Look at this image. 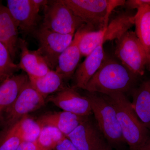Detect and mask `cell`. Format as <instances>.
Listing matches in <instances>:
<instances>
[{
  "label": "cell",
  "instance_id": "cell-1",
  "mask_svg": "<svg viewBox=\"0 0 150 150\" xmlns=\"http://www.w3.org/2000/svg\"><path fill=\"white\" fill-rule=\"evenodd\" d=\"M139 77L121 62L105 56L85 90L89 93H99L105 95L124 93L135 88Z\"/></svg>",
  "mask_w": 150,
  "mask_h": 150
},
{
  "label": "cell",
  "instance_id": "cell-2",
  "mask_svg": "<svg viewBox=\"0 0 150 150\" xmlns=\"http://www.w3.org/2000/svg\"><path fill=\"white\" fill-rule=\"evenodd\" d=\"M103 96L115 108L124 141L130 150H139L149 138L147 128L138 118L131 103L123 93Z\"/></svg>",
  "mask_w": 150,
  "mask_h": 150
},
{
  "label": "cell",
  "instance_id": "cell-3",
  "mask_svg": "<svg viewBox=\"0 0 150 150\" xmlns=\"http://www.w3.org/2000/svg\"><path fill=\"white\" fill-rule=\"evenodd\" d=\"M84 24L91 30H104L116 8L124 6V0H63Z\"/></svg>",
  "mask_w": 150,
  "mask_h": 150
},
{
  "label": "cell",
  "instance_id": "cell-4",
  "mask_svg": "<svg viewBox=\"0 0 150 150\" xmlns=\"http://www.w3.org/2000/svg\"><path fill=\"white\" fill-rule=\"evenodd\" d=\"M86 96L91 104L98 127L108 144L112 148L120 149L126 142L113 105L103 95L88 92Z\"/></svg>",
  "mask_w": 150,
  "mask_h": 150
},
{
  "label": "cell",
  "instance_id": "cell-5",
  "mask_svg": "<svg viewBox=\"0 0 150 150\" xmlns=\"http://www.w3.org/2000/svg\"><path fill=\"white\" fill-rule=\"evenodd\" d=\"M115 56L123 65L138 76H143L149 65L144 48L135 32L128 31L117 40Z\"/></svg>",
  "mask_w": 150,
  "mask_h": 150
},
{
  "label": "cell",
  "instance_id": "cell-6",
  "mask_svg": "<svg viewBox=\"0 0 150 150\" xmlns=\"http://www.w3.org/2000/svg\"><path fill=\"white\" fill-rule=\"evenodd\" d=\"M42 27L61 34H75L76 30L85 25L63 1H49L43 8Z\"/></svg>",
  "mask_w": 150,
  "mask_h": 150
},
{
  "label": "cell",
  "instance_id": "cell-7",
  "mask_svg": "<svg viewBox=\"0 0 150 150\" xmlns=\"http://www.w3.org/2000/svg\"><path fill=\"white\" fill-rule=\"evenodd\" d=\"M45 99L32 86L29 80L24 85L12 104L4 113L2 123L10 128L45 104Z\"/></svg>",
  "mask_w": 150,
  "mask_h": 150
},
{
  "label": "cell",
  "instance_id": "cell-8",
  "mask_svg": "<svg viewBox=\"0 0 150 150\" xmlns=\"http://www.w3.org/2000/svg\"><path fill=\"white\" fill-rule=\"evenodd\" d=\"M39 44L37 49L51 70L56 69L59 56L71 43L75 34H61L40 26L33 33Z\"/></svg>",
  "mask_w": 150,
  "mask_h": 150
},
{
  "label": "cell",
  "instance_id": "cell-9",
  "mask_svg": "<svg viewBox=\"0 0 150 150\" xmlns=\"http://www.w3.org/2000/svg\"><path fill=\"white\" fill-rule=\"evenodd\" d=\"M66 137L78 150H103L108 144L96 123L89 116Z\"/></svg>",
  "mask_w": 150,
  "mask_h": 150
},
{
  "label": "cell",
  "instance_id": "cell-10",
  "mask_svg": "<svg viewBox=\"0 0 150 150\" xmlns=\"http://www.w3.org/2000/svg\"><path fill=\"white\" fill-rule=\"evenodd\" d=\"M48 100L62 109L82 117H88L92 113L88 98L78 93L74 88L64 87L49 96Z\"/></svg>",
  "mask_w": 150,
  "mask_h": 150
},
{
  "label": "cell",
  "instance_id": "cell-11",
  "mask_svg": "<svg viewBox=\"0 0 150 150\" xmlns=\"http://www.w3.org/2000/svg\"><path fill=\"white\" fill-rule=\"evenodd\" d=\"M7 8L18 29L25 35L33 34L37 28L40 10L32 0H8Z\"/></svg>",
  "mask_w": 150,
  "mask_h": 150
},
{
  "label": "cell",
  "instance_id": "cell-12",
  "mask_svg": "<svg viewBox=\"0 0 150 150\" xmlns=\"http://www.w3.org/2000/svg\"><path fill=\"white\" fill-rule=\"evenodd\" d=\"M88 30L92 31L86 25L78 29L71 43L59 56L55 71L62 76L64 79L71 78L76 71L82 56L79 43L83 35Z\"/></svg>",
  "mask_w": 150,
  "mask_h": 150
},
{
  "label": "cell",
  "instance_id": "cell-13",
  "mask_svg": "<svg viewBox=\"0 0 150 150\" xmlns=\"http://www.w3.org/2000/svg\"><path fill=\"white\" fill-rule=\"evenodd\" d=\"M28 45L25 40L19 38L18 47L21 51L19 69L27 73L28 77L36 78L44 76L51 69L39 51L30 50Z\"/></svg>",
  "mask_w": 150,
  "mask_h": 150
},
{
  "label": "cell",
  "instance_id": "cell-14",
  "mask_svg": "<svg viewBox=\"0 0 150 150\" xmlns=\"http://www.w3.org/2000/svg\"><path fill=\"white\" fill-rule=\"evenodd\" d=\"M103 43L98 46L76 70L74 74V88L85 90L90 80L99 69L105 58Z\"/></svg>",
  "mask_w": 150,
  "mask_h": 150
},
{
  "label": "cell",
  "instance_id": "cell-15",
  "mask_svg": "<svg viewBox=\"0 0 150 150\" xmlns=\"http://www.w3.org/2000/svg\"><path fill=\"white\" fill-rule=\"evenodd\" d=\"M18 28L7 7L0 1V41L8 49L13 59L18 47Z\"/></svg>",
  "mask_w": 150,
  "mask_h": 150
},
{
  "label": "cell",
  "instance_id": "cell-16",
  "mask_svg": "<svg viewBox=\"0 0 150 150\" xmlns=\"http://www.w3.org/2000/svg\"><path fill=\"white\" fill-rule=\"evenodd\" d=\"M86 117L63 111L45 113L40 116L37 121L41 126H50L56 127L67 137Z\"/></svg>",
  "mask_w": 150,
  "mask_h": 150
},
{
  "label": "cell",
  "instance_id": "cell-17",
  "mask_svg": "<svg viewBox=\"0 0 150 150\" xmlns=\"http://www.w3.org/2000/svg\"><path fill=\"white\" fill-rule=\"evenodd\" d=\"M29 80L24 73L13 75L0 84V122L6 110L14 102L23 86Z\"/></svg>",
  "mask_w": 150,
  "mask_h": 150
},
{
  "label": "cell",
  "instance_id": "cell-18",
  "mask_svg": "<svg viewBox=\"0 0 150 150\" xmlns=\"http://www.w3.org/2000/svg\"><path fill=\"white\" fill-rule=\"evenodd\" d=\"M131 91L133 109L140 121L150 129V80L144 81Z\"/></svg>",
  "mask_w": 150,
  "mask_h": 150
},
{
  "label": "cell",
  "instance_id": "cell-19",
  "mask_svg": "<svg viewBox=\"0 0 150 150\" xmlns=\"http://www.w3.org/2000/svg\"><path fill=\"white\" fill-rule=\"evenodd\" d=\"M32 86L40 95L46 98L64 88L63 77L55 70H51L46 75L39 77H28Z\"/></svg>",
  "mask_w": 150,
  "mask_h": 150
},
{
  "label": "cell",
  "instance_id": "cell-20",
  "mask_svg": "<svg viewBox=\"0 0 150 150\" xmlns=\"http://www.w3.org/2000/svg\"><path fill=\"white\" fill-rule=\"evenodd\" d=\"M134 25L137 37L144 48L150 67V6L137 10L134 15Z\"/></svg>",
  "mask_w": 150,
  "mask_h": 150
},
{
  "label": "cell",
  "instance_id": "cell-21",
  "mask_svg": "<svg viewBox=\"0 0 150 150\" xmlns=\"http://www.w3.org/2000/svg\"><path fill=\"white\" fill-rule=\"evenodd\" d=\"M134 25V15L129 12L121 13L108 23L105 29L103 43L122 37Z\"/></svg>",
  "mask_w": 150,
  "mask_h": 150
},
{
  "label": "cell",
  "instance_id": "cell-22",
  "mask_svg": "<svg viewBox=\"0 0 150 150\" xmlns=\"http://www.w3.org/2000/svg\"><path fill=\"white\" fill-rule=\"evenodd\" d=\"M16 124L21 142H37L42 129L37 120L27 115Z\"/></svg>",
  "mask_w": 150,
  "mask_h": 150
},
{
  "label": "cell",
  "instance_id": "cell-23",
  "mask_svg": "<svg viewBox=\"0 0 150 150\" xmlns=\"http://www.w3.org/2000/svg\"><path fill=\"white\" fill-rule=\"evenodd\" d=\"M66 136L54 126H42L37 143L43 150H54L57 145Z\"/></svg>",
  "mask_w": 150,
  "mask_h": 150
},
{
  "label": "cell",
  "instance_id": "cell-24",
  "mask_svg": "<svg viewBox=\"0 0 150 150\" xmlns=\"http://www.w3.org/2000/svg\"><path fill=\"white\" fill-rule=\"evenodd\" d=\"M105 30H88L83 34L79 43L82 56L86 57L101 43L104 44L103 39Z\"/></svg>",
  "mask_w": 150,
  "mask_h": 150
},
{
  "label": "cell",
  "instance_id": "cell-25",
  "mask_svg": "<svg viewBox=\"0 0 150 150\" xmlns=\"http://www.w3.org/2000/svg\"><path fill=\"white\" fill-rule=\"evenodd\" d=\"M19 69L18 64L13 62L8 49L0 41V76L5 80Z\"/></svg>",
  "mask_w": 150,
  "mask_h": 150
},
{
  "label": "cell",
  "instance_id": "cell-26",
  "mask_svg": "<svg viewBox=\"0 0 150 150\" xmlns=\"http://www.w3.org/2000/svg\"><path fill=\"white\" fill-rule=\"evenodd\" d=\"M6 129L0 136V150H18L21 141L16 124Z\"/></svg>",
  "mask_w": 150,
  "mask_h": 150
},
{
  "label": "cell",
  "instance_id": "cell-27",
  "mask_svg": "<svg viewBox=\"0 0 150 150\" xmlns=\"http://www.w3.org/2000/svg\"><path fill=\"white\" fill-rule=\"evenodd\" d=\"M150 5V0H128L126 1L124 6L129 9L139 8L144 6Z\"/></svg>",
  "mask_w": 150,
  "mask_h": 150
},
{
  "label": "cell",
  "instance_id": "cell-28",
  "mask_svg": "<svg viewBox=\"0 0 150 150\" xmlns=\"http://www.w3.org/2000/svg\"><path fill=\"white\" fill-rule=\"evenodd\" d=\"M54 150H78L69 139L65 137L57 145Z\"/></svg>",
  "mask_w": 150,
  "mask_h": 150
},
{
  "label": "cell",
  "instance_id": "cell-29",
  "mask_svg": "<svg viewBox=\"0 0 150 150\" xmlns=\"http://www.w3.org/2000/svg\"><path fill=\"white\" fill-rule=\"evenodd\" d=\"M18 150H43L38 144L37 142H22Z\"/></svg>",
  "mask_w": 150,
  "mask_h": 150
},
{
  "label": "cell",
  "instance_id": "cell-30",
  "mask_svg": "<svg viewBox=\"0 0 150 150\" xmlns=\"http://www.w3.org/2000/svg\"><path fill=\"white\" fill-rule=\"evenodd\" d=\"M139 150H150V138L147 140L146 142Z\"/></svg>",
  "mask_w": 150,
  "mask_h": 150
},
{
  "label": "cell",
  "instance_id": "cell-31",
  "mask_svg": "<svg viewBox=\"0 0 150 150\" xmlns=\"http://www.w3.org/2000/svg\"><path fill=\"white\" fill-rule=\"evenodd\" d=\"M103 150H112V148L111 146H110L108 144L106 145V146L104 148Z\"/></svg>",
  "mask_w": 150,
  "mask_h": 150
},
{
  "label": "cell",
  "instance_id": "cell-32",
  "mask_svg": "<svg viewBox=\"0 0 150 150\" xmlns=\"http://www.w3.org/2000/svg\"><path fill=\"white\" fill-rule=\"evenodd\" d=\"M4 80V78L2 77L1 76H0V83H1Z\"/></svg>",
  "mask_w": 150,
  "mask_h": 150
}]
</instances>
